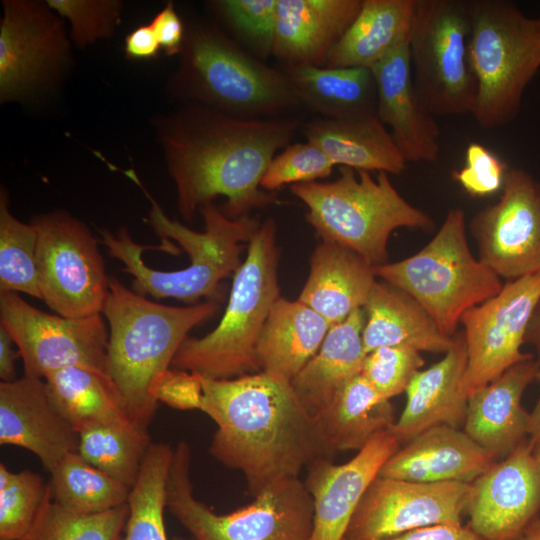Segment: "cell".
<instances>
[{
	"label": "cell",
	"mask_w": 540,
	"mask_h": 540,
	"mask_svg": "<svg viewBox=\"0 0 540 540\" xmlns=\"http://www.w3.org/2000/svg\"><path fill=\"white\" fill-rule=\"evenodd\" d=\"M78 433L51 398L43 378L0 383V444L33 453L46 471L78 450Z\"/></svg>",
	"instance_id": "ffe728a7"
},
{
	"label": "cell",
	"mask_w": 540,
	"mask_h": 540,
	"mask_svg": "<svg viewBox=\"0 0 540 540\" xmlns=\"http://www.w3.org/2000/svg\"><path fill=\"white\" fill-rule=\"evenodd\" d=\"M70 60L64 23L47 4L6 0L0 24V100H19L52 84Z\"/></svg>",
	"instance_id": "9a60e30c"
},
{
	"label": "cell",
	"mask_w": 540,
	"mask_h": 540,
	"mask_svg": "<svg viewBox=\"0 0 540 540\" xmlns=\"http://www.w3.org/2000/svg\"><path fill=\"white\" fill-rule=\"evenodd\" d=\"M79 455L91 465L132 488L151 439L133 423L93 426L78 433Z\"/></svg>",
	"instance_id": "8d00e7d4"
},
{
	"label": "cell",
	"mask_w": 540,
	"mask_h": 540,
	"mask_svg": "<svg viewBox=\"0 0 540 540\" xmlns=\"http://www.w3.org/2000/svg\"><path fill=\"white\" fill-rule=\"evenodd\" d=\"M471 483H419L377 475L343 540H379L436 524L463 525Z\"/></svg>",
	"instance_id": "e0dca14e"
},
{
	"label": "cell",
	"mask_w": 540,
	"mask_h": 540,
	"mask_svg": "<svg viewBox=\"0 0 540 540\" xmlns=\"http://www.w3.org/2000/svg\"><path fill=\"white\" fill-rule=\"evenodd\" d=\"M300 131L306 141L321 148L335 166L395 175L406 168V160L377 116L355 119L318 116L302 122Z\"/></svg>",
	"instance_id": "f1b7e54d"
},
{
	"label": "cell",
	"mask_w": 540,
	"mask_h": 540,
	"mask_svg": "<svg viewBox=\"0 0 540 540\" xmlns=\"http://www.w3.org/2000/svg\"><path fill=\"white\" fill-rule=\"evenodd\" d=\"M150 25L160 47L167 55L172 56L182 51L185 41L184 26L173 3H168L158 12Z\"/></svg>",
	"instance_id": "bcb514c9"
},
{
	"label": "cell",
	"mask_w": 540,
	"mask_h": 540,
	"mask_svg": "<svg viewBox=\"0 0 540 540\" xmlns=\"http://www.w3.org/2000/svg\"><path fill=\"white\" fill-rule=\"evenodd\" d=\"M329 448L360 451L395 424L394 407L361 375L352 378L315 417Z\"/></svg>",
	"instance_id": "d6a6232c"
},
{
	"label": "cell",
	"mask_w": 540,
	"mask_h": 540,
	"mask_svg": "<svg viewBox=\"0 0 540 540\" xmlns=\"http://www.w3.org/2000/svg\"><path fill=\"white\" fill-rule=\"evenodd\" d=\"M362 0H278L272 54L286 66H326Z\"/></svg>",
	"instance_id": "cb8c5ba5"
},
{
	"label": "cell",
	"mask_w": 540,
	"mask_h": 540,
	"mask_svg": "<svg viewBox=\"0 0 540 540\" xmlns=\"http://www.w3.org/2000/svg\"><path fill=\"white\" fill-rule=\"evenodd\" d=\"M296 117L243 119L199 104L165 120L160 136L177 206L186 222L217 197L230 218L278 202L261 187L272 158L290 145Z\"/></svg>",
	"instance_id": "6da1fadb"
},
{
	"label": "cell",
	"mask_w": 540,
	"mask_h": 540,
	"mask_svg": "<svg viewBox=\"0 0 540 540\" xmlns=\"http://www.w3.org/2000/svg\"><path fill=\"white\" fill-rule=\"evenodd\" d=\"M218 310L214 301L185 307L154 302L110 276L102 311L109 327L106 369L135 426L147 430L158 408L156 390L181 344Z\"/></svg>",
	"instance_id": "3957f363"
},
{
	"label": "cell",
	"mask_w": 540,
	"mask_h": 540,
	"mask_svg": "<svg viewBox=\"0 0 540 540\" xmlns=\"http://www.w3.org/2000/svg\"><path fill=\"white\" fill-rule=\"evenodd\" d=\"M530 440L533 443V454L540 464V434H538L534 438H530Z\"/></svg>",
	"instance_id": "db71d44e"
},
{
	"label": "cell",
	"mask_w": 540,
	"mask_h": 540,
	"mask_svg": "<svg viewBox=\"0 0 540 540\" xmlns=\"http://www.w3.org/2000/svg\"><path fill=\"white\" fill-rule=\"evenodd\" d=\"M519 540H540V517L528 526Z\"/></svg>",
	"instance_id": "f5cc1de1"
},
{
	"label": "cell",
	"mask_w": 540,
	"mask_h": 540,
	"mask_svg": "<svg viewBox=\"0 0 540 540\" xmlns=\"http://www.w3.org/2000/svg\"><path fill=\"white\" fill-rule=\"evenodd\" d=\"M374 272L411 295L450 337L466 311L503 287L501 278L471 253L461 208L447 212L437 233L420 251L374 266Z\"/></svg>",
	"instance_id": "9c48e42d"
},
{
	"label": "cell",
	"mask_w": 540,
	"mask_h": 540,
	"mask_svg": "<svg viewBox=\"0 0 540 540\" xmlns=\"http://www.w3.org/2000/svg\"><path fill=\"white\" fill-rule=\"evenodd\" d=\"M540 301V273L506 281L494 297L461 317L467 349L463 390L467 398L514 364L522 353L532 314Z\"/></svg>",
	"instance_id": "5bb4252c"
},
{
	"label": "cell",
	"mask_w": 540,
	"mask_h": 540,
	"mask_svg": "<svg viewBox=\"0 0 540 540\" xmlns=\"http://www.w3.org/2000/svg\"><path fill=\"white\" fill-rule=\"evenodd\" d=\"M334 166L317 145L308 141L290 144L272 158L261 179V187L268 192L286 184L318 181L330 176Z\"/></svg>",
	"instance_id": "b9f144b4"
},
{
	"label": "cell",
	"mask_w": 540,
	"mask_h": 540,
	"mask_svg": "<svg viewBox=\"0 0 540 540\" xmlns=\"http://www.w3.org/2000/svg\"><path fill=\"white\" fill-rule=\"evenodd\" d=\"M173 450L167 443L150 445L129 493L124 540H168L164 510Z\"/></svg>",
	"instance_id": "d590c367"
},
{
	"label": "cell",
	"mask_w": 540,
	"mask_h": 540,
	"mask_svg": "<svg viewBox=\"0 0 540 540\" xmlns=\"http://www.w3.org/2000/svg\"><path fill=\"white\" fill-rule=\"evenodd\" d=\"M330 327L321 315L298 299L280 296L258 340L260 371L291 382L317 353Z\"/></svg>",
	"instance_id": "f546056e"
},
{
	"label": "cell",
	"mask_w": 540,
	"mask_h": 540,
	"mask_svg": "<svg viewBox=\"0 0 540 540\" xmlns=\"http://www.w3.org/2000/svg\"><path fill=\"white\" fill-rule=\"evenodd\" d=\"M377 91V117L406 162H432L440 152V128L415 88L409 41L371 68Z\"/></svg>",
	"instance_id": "44dd1931"
},
{
	"label": "cell",
	"mask_w": 540,
	"mask_h": 540,
	"mask_svg": "<svg viewBox=\"0 0 540 540\" xmlns=\"http://www.w3.org/2000/svg\"><path fill=\"white\" fill-rule=\"evenodd\" d=\"M416 0H362L361 9L331 51L328 67L371 69L409 41Z\"/></svg>",
	"instance_id": "1f68e13d"
},
{
	"label": "cell",
	"mask_w": 540,
	"mask_h": 540,
	"mask_svg": "<svg viewBox=\"0 0 540 540\" xmlns=\"http://www.w3.org/2000/svg\"><path fill=\"white\" fill-rule=\"evenodd\" d=\"M0 326L16 344L26 376L44 378L70 366L108 376L109 331L102 313L82 318L53 315L18 293L0 292Z\"/></svg>",
	"instance_id": "4fadbf2b"
},
{
	"label": "cell",
	"mask_w": 540,
	"mask_h": 540,
	"mask_svg": "<svg viewBox=\"0 0 540 540\" xmlns=\"http://www.w3.org/2000/svg\"><path fill=\"white\" fill-rule=\"evenodd\" d=\"M151 203L146 222L163 240L173 239L189 256V265L176 271L150 268L142 259L144 250L157 249L135 242L127 228L116 233L103 230L101 242L108 254L119 260L122 271L131 275L132 290L156 299L174 298L191 305L216 294L221 282L241 265V253L261 222L250 215L228 217L214 202L200 209L204 231H194L170 219L148 193L133 169L123 171Z\"/></svg>",
	"instance_id": "277c9868"
},
{
	"label": "cell",
	"mask_w": 540,
	"mask_h": 540,
	"mask_svg": "<svg viewBox=\"0 0 540 540\" xmlns=\"http://www.w3.org/2000/svg\"><path fill=\"white\" fill-rule=\"evenodd\" d=\"M540 364L534 356L504 371L467 401L464 432L496 460L508 456L528 435V413L521 404Z\"/></svg>",
	"instance_id": "7402d4cb"
},
{
	"label": "cell",
	"mask_w": 540,
	"mask_h": 540,
	"mask_svg": "<svg viewBox=\"0 0 540 540\" xmlns=\"http://www.w3.org/2000/svg\"><path fill=\"white\" fill-rule=\"evenodd\" d=\"M363 310L366 354L383 346L445 354L453 345L454 337L445 335L411 295L386 281H376Z\"/></svg>",
	"instance_id": "4316f807"
},
{
	"label": "cell",
	"mask_w": 540,
	"mask_h": 540,
	"mask_svg": "<svg viewBox=\"0 0 540 540\" xmlns=\"http://www.w3.org/2000/svg\"><path fill=\"white\" fill-rule=\"evenodd\" d=\"M496 461L463 430L437 425L401 445L378 475L419 483H472Z\"/></svg>",
	"instance_id": "603a6c76"
},
{
	"label": "cell",
	"mask_w": 540,
	"mask_h": 540,
	"mask_svg": "<svg viewBox=\"0 0 540 540\" xmlns=\"http://www.w3.org/2000/svg\"><path fill=\"white\" fill-rule=\"evenodd\" d=\"M508 166L480 143L468 145L465 166L453 171V179L472 197H486L502 189Z\"/></svg>",
	"instance_id": "f6af8a7d"
},
{
	"label": "cell",
	"mask_w": 540,
	"mask_h": 540,
	"mask_svg": "<svg viewBox=\"0 0 540 540\" xmlns=\"http://www.w3.org/2000/svg\"><path fill=\"white\" fill-rule=\"evenodd\" d=\"M278 0H222L218 10L255 56L272 54Z\"/></svg>",
	"instance_id": "7bdbcfd3"
},
{
	"label": "cell",
	"mask_w": 540,
	"mask_h": 540,
	"mask_svg": "<svg viewBox=\"0 0 540 540\" xmlns=\"http://www.w3.org/2000/svg\"><path fill=\"white\" fill-rule=\"evenodd\" d=\"M173 540H193V539L192 538L181 537V536H175L173 538Z\"/></svg>",
	"instance_id": "11a10c76"
},
{
	"label": "cell",
	"mask_w": 540,
	"mask_h": 540,
	"mask_svg": "<svg viewBox=\"0 0 540 540\" xmlns=\"http://www.w3.org/2000/svg\"><path fill=\"white\" fill-rule=\"evenodd\" d=\"M49 473L53 500L71 512L93 514L128 501L131 488L88 463L78 452L67 454Z\"/></svg>",
	"instance_id": "e575fe53"
},
{
	"label": "cell",
	"mask_w": 540,
	"mask_h": 540,
	"mask_svg": "<svg viewBox=\"0 0 540 540\" xmlns=\"http://www.w3.org/2000/svg\"><path fill=\"white\" fill-rule=\"evenodd\" d=\"M12 337L0 326V378L1 382H10L16 378L15 362L19 351H16Z\"/></svg>",
	"instance_id": "681fc988"
},
{
	"label": "cell",
	"mask_w": 540,
	"mask_h": 540,
	"mask_svg": "<svg viewBox=\"0 0 540 540\" xmlns=\"http://www.w3.org/2000/svg\"><path fill=\"white\" fill-rule=\"evenodd\" d=\"M535 381L538 382L540 387V368L538 370ZM538 434H540V394L536 405L534 406L532 412H530L528 427L529 438H534Z\"/></svg>",
	"instance_id": "816d5d0a"
},
{
	"label": "cell",
	"mask_w": 540,
	"mask_h": 540,
	"mask_svg": "<svg viewBox=\"0 0 540 540\" xmlns=\"http://www.w3.org/2000/svg\"><path fill=\"white\" fill-rule=\"evenodd\" d=\"M192 452L181 440L173 450L166 507L193 540H309L313 499L300 478L279 481L249 505L217 514L194 496Z\"/></svg>",
	"instance_id": "30bf717a"
},
{
	"label": "cell",
	"mask_w": 540,
	"mask_h": 540,
	"mask_svg": "<svg viewBox=\"0 0 540 540\" xmlns=\"http://www.w3.org/2000/svg\"><path fill=\"white\" fill-rule=\"evenodd\" d=\"M540 512V464L530 438L471 483L467 526L483 540H519Z\"/></svg>",
	"instance_id": "ac0fdd59"
},
{
	"label": "cell",
	"mask_w": 540,
	"mask_h": 540,
	"mask_svg": "<svg viewBox=\"0 0 540 540\" xmlns=\"http://www.w3.org/2000/svg\"><path fill=\"white\" fill-rule=\"evenodd\" d=\"M424 363L413 348L383 346L366 354L361 375L382 398L391 400L406 391Z\"/></svg>",
	"instance_id": "60d3db41"
},
{
	"label": "cell",
	"mask_w": 540,
	"mask_h": 540,
	"mask_svg": "<svg viewBox=\"0 0 540 540\" xmlns=\"http://www.w3.org/2000/svg\"><path fill=\"white\" fill-rule=\"evenodd\" d=\"M128 502L103 512L79 514L52 498L49 485L38 516L24 540H124Z\"/></svg>",
	"instance_id": "74e56055"
},
{
	"label": "cell",
	"mask_w": 540,
	"mask_h": 540,
	"mask_svg": "<svg viewBox=\"0 0 540 540\" xmlns=\"http://www.w3.org/2000/svg\"><path fill=\"white\" fill-rule=\"evenodd\" d=\"M363 309L331 326L317 353L291 380L299 400L312 417L333 401L339 391L362 370L366 356L362 332Z\"/></svg>",
	"instance_id": "83f0119b"
},
{
	"label": "cell",
	"mask_w": 540,
	"mask_h": 540,
	"mask_svg": "<svg viewBox=\"0 0 540 540\" xmlns=\"http://www.w3.org/2000/svg\"><path fill=\"white\" fill-rule=\"evenodd\" d=\"M279 247L273 219L261 222L233 275L227 307L219 324L203 337H187L172 367L213 379L260 371L257 344L268 314L280 297Z\"/></svg>",
	"instance_id": "5b68a950"
},
{
	"label": "cell",
	"mask_w": 540,
	"mask_h": 540,
	"mask_svg": "<svg viewBox=\"0 0 540 540\" xmlns=\"http://www.w3.org/2000/svg\"><path fill=\"white\" fill-rule=\"evenodd\" d=\"M305 108L328 119L377 116V91L365 67L286 66Z\"/></svg>",
	"instance_id": "4dcf8cb0"
},
{
	"label": "cell",
	"mask_w": 540,
	"mask_h": 540,
	"mask_svg": "<svg viewBox=\"0 0 540 540\" xmlns=\"http://www.w3.org/2000/svg\"><path fill=\"white\" fill-rule=\"evenodd\" d=\"M61 18L67 19L74 43L84 48L111 36L120 22L122 2L116 0H48Z\"/></svg>",
	"instance_id": "ee69618b"
},
{
	"label": "cell",
	"mask_w": 540,
	"mask_h": 540,
	"mask_svg": "<svg viewBox=\"0 0 540 540\" xmlns=\"http://www.w3.org/2000/svg\"><path fill=\"white\" fill-rule=\"evenodd\" d=\"M389 430L374 437L349 461L320 458L306 468L304 483L313 499L309 540H343L354 512L383 464L400 448Z\"/></svg>",
	"instance_id": "d6986e66"
},
{
	"label": "cell",
	"mask_w": 540,
	"mask_h": 540,
	"mask_svg": "<svg viewBox=\"0 0 540 540\" xmlns=\"http://www.w3.org/2000/svg\"><path fill=\"white\" fill-rule=\"evenodd\" d=\"M160 44L151 25H141L130 32L125 38V53L134 60H147L154 58Z\"/></svg>",
	"instance_id": "c3c4849f"
},
{
	"label": "cell",
	"mask_w": 540,
	"mask_h": 540,
	"mask_svg": "<svg viewBox=\"0 0 540 540\" xmlns=\"http://www.w3.org/2000/svg\"><path fill=\"white\" fill-rule=\"evenodd\" d=\"M292 194L307 207L306 220L321 241L343 245L371 265L387 262L388 240L399 228L430 231L434 220L405 200L386 172L340 166L333 181L291 185Z\"/></svg>",
	"instance_id": "8992f818"
},
{
	"label": "cell",
	"mask_w": 540,
	"mask_h": 540,
	"mask_svg": "<svg viewBox=\"0 0 540 540\" xmlns=\"http://www.w3.org/2000/svg\"><path fill=\"white\" fill-rule=\"evenodd\" d=\"M469 32L468 1L416 0L409 37L412 78L433 115L472 113L477 87Z\"/></svg>",
	"instance_id": "8fae6325"
},
{
	"label": "cell",
	"mask_w": 540,
	"mask_h": 540,
	"mask_svg": "<svg viewBox=\"0 0 540 540\" xmlns=\"http://www.w3.org/2000/svg\"><path fill=\"white\" fill-rule=\"evenodd\" d=\"M376 281L374 266L360 254L321 241L310 255L308 277L297 299L334 326L363 309Z\"/></svg>",
	"instance_id": "484cf974"
},
{
	"label": "cell",
	"mask_w": 540,
	"mask_h": 540,
	"mask_svg": "<svg viewBox=\"0 0 540 540\" xmlns=\"http://www.w3.org/2000/svg\"><path fill=\"white\" fill-rule=\"evenodd\" d=\"M453 337V345L445 356L420 370L405 391L406 405L389 429L400 445L437 425H464L468 401L463 390L467 349L463 331H457Z\"/></svg>",
	"instance_id": "d4e9b609"
},
{
	"label": "cell",
	"mask_w": 540,
	"mask_h": 540,
	"mask_svg": "<svg viewBox=\"0 0 540 540\" xmlns=\"http://www.w3.org/2000/svg\"><path fill=\"white\" fill-rule=\"evenodd\" d=\"M31 223L41 300L63 317L102 313L110 277L89 227L62 210L37 215Z\"/></svg>",
	"instance_id": "7c38bea8"
},
{
	"label": "cell",
	"mask_w": 540,
	"mask_h": 540,
	"mask_svg": "<svg viewBox=\"0 0 540 540\" xmlns=\"http://www.w3.org/2000/svg\"><path fill=\"white\" fill-rule=\"evenodd\" d=\"M0 292L25 293L41 299L37 232L32 223H24L10 212L4 188L0 193Z\"/></svg>",
	"instance_id": "f35d334b"
},
{
	"label": "cell",
	"mask_w": 540,
	"mask_h": 540,
	"mask_svg": "<svg viewBox=\"0 0 540 540\" xmlns=\"http://www.w3.org/2000/svg\"><path fill=\"white\" fill-rule=\"evenodd\" d=\"M48 484L31 471L0 464V540H24L43 504Z\"/></svg>",
	"instance_id": "ab89813d"
},
{
	"label": "cell",
	"mask_w": 540,
	"mask_h": 540,
	"mask_svg": "<svg viewBox=\"0 0 540 540\" xmlns=\"http://www.w3.org/2000/svg\"><path fill=\"white\" fill-rule=\"evenodd\" d=\"M181 52L178 77L202 105L243 119L293 117L305 108L282 69L245 52L215 27L192 28Z\"/></svg>",
	"instance_id": "52a82bcc"
},
{
	"label": "cell",
	"mask_w": 540,
	"mask_h": 540,
	"mask_svg": "<svg viewBox=\"0 0 540 540\" xmlns=\"http://www.w3.org/2000/svg\"><path fill=\"white\" fill-rule=\"evenodd\" d=\"M469 59L476 80L472 116L492 129L518 114L526 86L540 68V17L510 1H468Z\"/></svg>",
	"instance_id": "ba28073f"
},
{
	"label": "cell",
	"mask_w": 540,
	"mask_h": 540,
	"mask_svg": "<svg viewBox=\"0 0 540 540\" xmlns=\"http://www.w3.org/2000/svg\"><path fill=\"white\" fill-rule=\"evenodd\" d=\"M479 259L506 281L540 273V182L509 168L499 200L470 222Z\"/></svg>",
	"instance_id": "2e32d148"
},
{
	"label": "cell",
	"mask_w": 540,
	"mask_h": 540,
	"mask_svg": "<svg viewBox=\"0 0 540 540\" xmlns=\"http://www.w3.org/2000/svg\"><path fill=\"white\" fill-rule=\"evenodd\" d=\"M43 379L54 403L77 433L98 425L132 423L107 375L70 366Z\"/></svg>",
	"instance_id": "836d02e7"
},
{
	"label": "cell",
	"mask_w": 540,
	"mask_h": 540,
	"mask_svg": "<svg viewBox=\"0 0 540 540\" xmlns=\"http://www.w3.org/2000/svg\"><path fill=\"white\" fill-rule=\"evenodd\" d=\"M379 540H483L467 525L436 524Z\"/></svg>",
	"instance_id": "7dc6e473"
},
{
	"label": "cell",
	"mask_w": 540,
	"mask_h": 540,
	"mask_svg": "<svg viewBox=\"0 0 540 540\" xmlns=\"http://www.w3.org/2000/svg\"><path fill=\"white\" fill-rule=\"evenodd\" d=\"M525 343H529L534 347L536 360L540 364V301L530 319L525 335Z\"/></svg>",
	"instance_id": "f907efd6"
},
{
	"label": "cell",
	"mask_w": 540,
	"mask_h": 540,
	"mask_svg": "<svg viewBox=\"0 0 540 540\" xmlns=\"http://www.w3.org/2000/svg\"><path fill=\"white\" fill-rule=\"evenodd\" d=\"M196 375V410L217 425L209 452L242 473L253 497L335 456L291 382L263 371L231 379Z\"/></svg>",
	"instance_id": "7a4b0ae2"
}]
</instances>
